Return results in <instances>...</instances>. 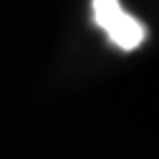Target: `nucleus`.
I'll return each instance as SVG.
<instances>
[{
  "label": "nucleus",
  "instance_id": "f257e3e1",
  "mask_svg": "<svg viewBox=\"0 0 159 159\" xmlns=\"http://www.w3.org/2000/svg\"><path fill=\"white\" fill-rule=\"evenodd\" d=\"M91 13L93 23L119 51H134L147 41L144 23L126 13L119 0H91Z\"/></svg>",
  "mask_w": 159,
  "mask_h": 159
}]
</instances>
